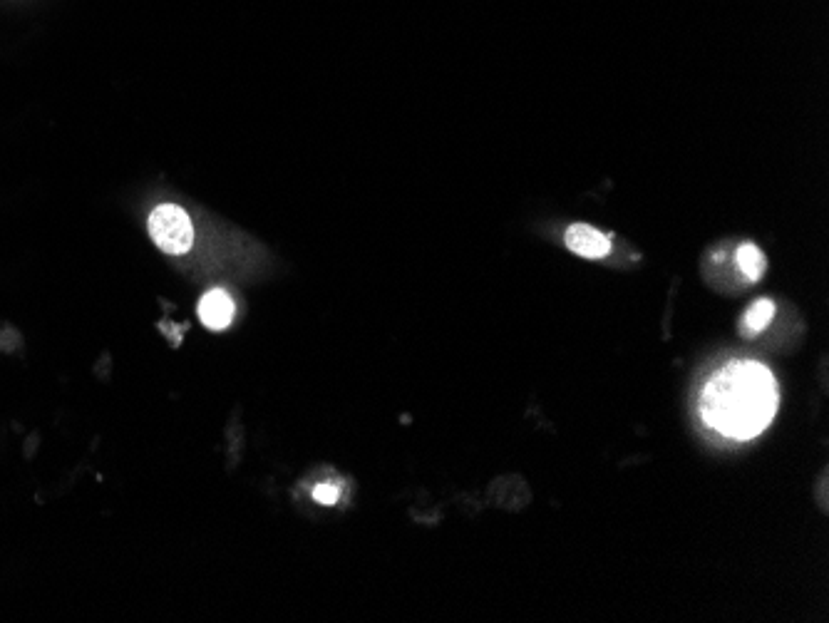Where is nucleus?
Returning <instances> with one entry per match:
<instances>
[{
	"label": "nucleus",
	"instance_id": "20e7f679",
	"mask_svg": "<svg viewBox=\"0 0 829 623\" xmlns=\"http://www.w3.org/2000/svg\"><path fill=\"white\" fill-rule=\"evenodd\" d=\"M199 318L211 331H221V328L229 326L234 321V301H231L229 293L221 291V288L204 293V298L199 301Z\"/></svg>",
	"mask_w": 829,
	"mask_h": 623
},
{
	"label": "nucleus",
	"instance_id": "f03ea898",
	"mask_svg": "<svg viewBox=\"0 0 829 623\" xmlns=\"http://www.w3.org/2000/svg\"><path fill=\"white\" fill-rule=\"evenodd\" d=\"M149 236L169 256H182L192 249L194 229L187 211L177 204H162L149 216Z\"/></svg>",
	"mask_w": 829,
	"mask_h": 623
},
{
	"label": "nucleus",
	"instance_id": "7ed1b4c3",
	"mask_svg": "<svg viewBox=\"0 0 829 623\" xmlns=\"http://www.w3.org/2000/svg\"><path fill=\"white\" fill-rule=\"evenodd\" d=\"M566 249L574 251L581 259H604L611 251V239L604 231L594 229L589 224H574L566 229L564 236Z\"/></svg>",
	"mask_w": 829,
	"mask_h": 623
},
{
	"label": "nucleus",
	"instance_id": "39448f33",
	"mask_svg": "<svg viewBox=\"0 0 829 623\" xmlns=\"http://www.w3.org/2000/svg\"><path fill=\"white\" fill-rule=\"evenodd\" d=\"M772 316H775V303L770 301V298H760V301H755L753 306L745 311L743 321H740V333L743 336H758L767 328V323L772 321Z\"/></svg>",
	"mask_w": 829,
	"mask_h": 623
},
{
	"label": "nucleus",
	"instance_id": "0eeeda50",
	"mask_svg": "<svg viewBox=\"0 0 829 623\" xmlns=\"http://www.w3.org/2000/svg\"><path fill=\"white\" fill-rule=\"evenodd\" d=\"M313 497H316V502L331 507V504H336L338 499H341V487L333 485V482H326V485H318L313 489Z\"/></svg>",
	"mask_w": 829,
	"mask_h": 623
},
{
	"label": "nucleus",
	"instance_id": "f257e3e1",
	"mask_svg": "<svg viewBox=\"0 0 829 623\" xmlns=\"http://www.w3.org/2000/svg\"><path fill=\"white\" fill-rule=\"evenodd\" d=\"M780 405L775 375L755 360H733L705 383L700 415L713 430L733 440L758 437Z\"/></svg>",
	"mask_w": 829,
	"mask_h": 623
},
{
	"label": "nucleus",
	"instance_id": "423d86ee",
	"mask_svg": "<svg viewBox=\"0 0 829 623\" xmlns=\"http://www.w3.org/2000/svg\"><path fill=\"white\" fill-rule=\"evenodd\" d=\"M735 261H738V269L743 271V276L748 278V281H760L767 269V259H765V254H762V249L760 246L750 244V241L748 244L738 246Z\"/></svg>",
	"mask_w": 829,
	"mask_h": 623
}]
</instances>
